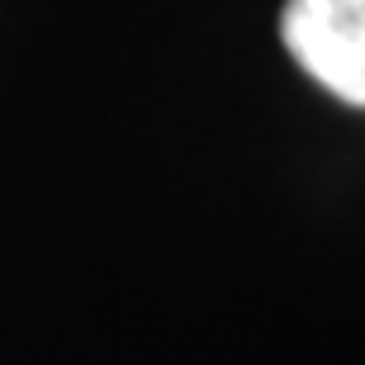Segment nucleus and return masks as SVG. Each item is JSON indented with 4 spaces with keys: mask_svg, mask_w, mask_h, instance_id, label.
<instances>
[{
    "mask_svg": "<svg viewBox=\"0 0 365 365\" xmlns=\"http://www.w3.org/2000/svg\"><path fill=\"white\" fill-rule=\"evenodd\" d=\"M280 43L327 95L365 109V0H284Z\"/></svg>",
    "mask_w": 365,
    "mask_h": 365,
    "instance_id": "obj_1",
    "label": "nucleus"
}]
</instances>
